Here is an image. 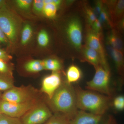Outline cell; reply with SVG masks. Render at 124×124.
<instances>
[{"label": "cell", "mask_w": 124, "mask_h": 124, "mask_svg": "<svg viewBox=\"0 0 124 124\" xmlns=\"http://www.w3.org/2000/svg\"><path fill=\"white\" fill-rule=\"evenodd\" d=\"M45 102L54 113L62 114L70 120L78 110L75 88L67 82H62L52 98Z\"/></svg>", "instance_id": "1"}, {"label": "cell", "mask_w": 124, "mask_h": 124, "mask_svg": "<svg viewBox=\"0 0 124 124\" xmlns=\"http://www.w3.org/2000/svg\"><path fill=\"white\" fill-rule=\"evenodd\" d=\"M78 109L95 115L102 116L109 108L110 97L80 86L75 88Z\"/></svg>", "instance_id": "2"}, {"label": "cell", "mask_w": 124, "mask_h": 124, "mask_svg": "<svg viewBox=\"0 0 124 124\" xmlns=\"http://www.w3.org/2000/svg\"><path fill=\"white\" fill-rule=\"evenodd\" d=\"M20 19L6 4L0 9V27L9 42L17 40L20 28Z\"/></svg>", "instance_id": "3"}, {"label": "cell", "mask_w": 124, "mask_h": 124, "mask_svg": "<svg viewBox=\"0 0 124 124\" xmlns=\"http://www.w3.org/2000/svg\"><path fill=\"white\" fill-rule=\"evenodd\" d=\"M41 92L31 85L14 86L2 93L1 99L14 103H23L42 98Z\"/></svg>", "instance_id": "4"}, {"label": "cell", "mask_w": 124, "mask_h": 124, "mask_svg": "<svg viewBox=\"0 0 124 124\" xmlns=\"http://www.w3.org/2000/svg\"><path fill=\"white\" fill-rule=\"evenodd\" d=\"M94 76L86 82V88L110 97L111 92L110 86V72L108 68L101 65L95 68Z\"/></svg>", "instance_id": "5"}, {"label": "cell", "mask_w": 124, "mask_h": 124, "mask_svg": "<svg viewBox=\"0 0 124 124\" xmlns=\"http://www.w3.org/2000/svg\"><path fill=\"white\" fill-rule=\"evenodd\" d=\"M53 115L46 102L42 99L20 119L22 124H44Z\"/></svg>", "instance_id": "6"}, {"label": "cell", "mask_w": 124, "mask_h": 124, "mask_svg": "<svg viewBox=\"0 0 124 124\" xmlns=\"http://www.w3.org/2000/svg\"><path fill=\"white\" fill-rule=\"evenodd\" d=\"M42 99L23 103H14L1 99L0 114L20 119Z\"/></svg>", "instance_id": "7"}, {"label": "cell", "mask_w": 124, "mask_h": 124, "mask_svg": "<svg viewBox=\"0 0 124 124\" xmlns=\"http://www.w3.org/2000/svg\"><path fill=\"white\" fill-rule=\"evenodd\" d=\"M62 78L59 72L53 73L43 78L40 92L44 93L48 99H50L62 84Z\"/></svg>", "instance_id": "8"}, {"label": "cell", "mask_w": 124, "mask_h": 124, "mask_svg": "<svg viewBox=\"0 0 124 124\" xmlns=\"http://www.w3.org/2000/svg\"><path fill=\"white\" fill-rule=\"evenodd\" d=\"M67 35L71 44L76 48L79 49L82 42V31L81 23L79 19H71L67 27Z\"/></svg>", "instance_id": "9"}, {"label": "cell", "mask_w": 124, "mask_h": 124, "mask_svg": "<svg viewBox=\"0 0 124 124\" xmlns=\"http://www.w3.org/2000/svg\"><path fill=\"white\" fill-rule=\"evenodd\" d=\"M102 116L95 115L85 111L78 110L70 120L71 124H99Z\"/></svg>", "instance_id": "10"}, {"label": "cell", "mask_w": 124, "mask_h": 124, "mask_svg": "<svg viewBox=\"0 0 124 124\" xmlns=\"http://www.w3.org/2000/svg\"><path fill=\"white\" fill-rule=\"evenodd\" d=\"M87 44L88 47L94 50L99 54L101 59L102 66L108 68L99 35L93 31L90 32L87 36Z\"/></svg>", "instance_id": "11"}, {"label": "cell", "mask_w": 124, "mask_h": 124, "mask_svg": "<svg viewBox=\"0 0 124 124\" xmlns=\"http://www.w3.org/2000/svg\"><path fill=\"white\" fill-rule=\"evenodd\" d=\"M108 49L112 57L116 66L117 71L120 75H122L124 69V57L122 51L117 50L108 46Z\"/></svg>", "instance_id": "12"}, {"label": "cell", "mask_w": 124, "mask_h": 124, "mask_svg": "<svg viewBox=\"0 0 124 124\" xmlns=\"http://www.w3.org/2000/svg\"><path fill=\"white\" fill-rule=\"evenodd\" d=\"M85 57L87 61L94 66L95 67L101 65V59L97 52L93 49L86 46L85 49Z\"/></svg>", "instance_id": "13"}, {"label": "cell", "mask_w": 124, "mask_h": 124, "mask_svg": "<svg viewBox=\"0 0 124 124\" xmlns=\"http://www.w3.org/2000/svg\"><path fill=\"white\" fill-rule=\"evenodd\" d=\"M67 82L70 84L77 82L81 77V71L75 65H71L68 68L66 73Z\"/></svg>", "instance_id": "14"}, {"label": "cell", "mask_w": 124, "mask_h": 124, "mask_svg": "<svg viewBox=\"0 0 124 124\" xmlns=\"http://www.w3.org/2000/svg\"><path fill=\"white\" fill-rule=\"evenodd\" d=\"M14 86L12 75L0 72V91H6Z\"/></svg>", "instance_id": "15"}, {"label": "cell", "mask_w": 124, "mask_h": 124, "mask_svg": "<svg viewBox=\"0 0 124 124\" xmlns=\"http://www.w3.org/2000/svg\"><path fill=\"white\" fill-rule=\"evenodd\" d=\"M24 69L30 73H37L44 70L43 61L35 60L27 62L24 64Z\"/></svg>", "instance_id": "16"}, {"label": "cell", "mask_w": 124, "mask_h": 124, "mask_svg": "<svg viewBox=\"0 0 124 124\" xmlns=\"http://www.w3.org/2000/svg\"><path fill=\"white\" fill-rule=\"evenodd\" d=\"M112 7L111 10L112 17L113 20H117L123 15L124 8V1L122 0L117 1L115 4H112Z\"/></svg>", "instance_id": "17"}, {"label": "cell", "mask_w": 124, "mask_h": 124, "mask_svg": "<svg viewBox=\"0 0 124 124\" xmlns=\"http://www.w3.org/2000/svg\"><path fill=\"white\" fill-rule=\"evenodd\" d=\"M42 61L44 68L45 70L52 71L53 72H59L62 69V64L57 59L50 58Z\"/></svg>", "instance_id": "18"}, {"label": "cell", "mask_w": 124, "mask_h": 124, "mask_svg": "<svg viewBox=\"0 0 124 124\" xmlns=\"http://www.w3.org/2000/svg\"><path fill=\"white\" fill-rule=\"evenodd\" d=\"M107 41L109 46L113 48L121 51L123 49V42L116 33L112 32L108 36Z\"/></svg>", "instance_id": "19"}, {"label": "cell", "mask_w": 124, "mask_h": 124, "mask_svg": "<svg viewBox=\"0 0 124 124\" xmlns=\"http://www.w3.org/2000/svg\"><path fill=\"white\" fill-rule=\"evenodd\" d=\"M45 6L42 13L48 18H53L56 16L58 6L49 1V0H44Z\"/></svg>", "instance_id": "20"}, {"label": "cell", "mask_w": 124, "mask_h": 124, "mask_svg": "<svg viewBox=\"0 0 124 124\" xmlns=\"http://www.w3.org/2000/svg\"><path fill=\"white\" fill-rule=\"evenodd\" d=\"M45 124H71L70 120L62 114L55 113Z\"/></svg>", "instance_id": "21"}, {"label": "cell", "mask_w": 124, "mask_h": 124, "mask_svg": "<svg viewBox=\"0 0 124 124\" xmlns=\"http://www.w3.org/2000/svg\"><path fill=\"white\" fill-rule=\"evenodd\" d=\"M32 28L29 23L25 24L21 33V42L23 45H26L29 42L32 35Z\"/></svg>", "instance_id": "22"}, {"label": "cell", "mask_w": 124, "mask_h": 124, "mask_svg": "<svg viewBox=\"0 0 124 124\" xmlns=\"http://www.w3.org/2000/svg\"><path fill=\"white\" fill-rule=\"evenodd\" d=\"M37 42L38 45L42 47H46L48 45L49 38L48 34L45 30L40 31L37 36Z\"/></svg>", "instance_id": "23"}, {"label": "cell", "mask_w": 124, "mask_h": 124, "mask_svg": "<svg viewBox=\"0 0 124 124\" xmlns=\"http://www.w3.org/2000/svg\"><path fill=\"white\" fill-rule=\"evenodd\" d=\"M0 124H22L20 119L0 114Z\"/></svg>", "instance_id": "24"}, {"label": "cell", "mask_w": 124, "mask_h": 124, "mask_svg": "<svg viewBox=\"0 0 124 124\" xmlns=\"http://www.w3.org/2000/svg\"><path fill=\"white\" fill-rule=\"evenodd\" d=\"M114 108L118 111H122L124 108V97L122 95H120L115 98L113 101Z\"/></svg>", "instance_id": "25"}, {"label": "cell", "mask_w": 124, "mask_h": 124, "mask_svg": "<svg viewBox=\"0 0 124 124\" xmlns=\"http://www.w3.org/2000/svg\"><path fill=\"white\" fill-rule=\"evenodd\" d=\"M33 1L31 0H17L15 2L17 6L23 10H27L30 8L32 4Z\"/></svg>", "instance_id": "26"}, {"label": "cell", "mask_w": 124, "mask_h": 124, "mask_svg": "<svg viewBox=\"0 0 124 124\" xmlns=\"http://www.w3.org/2000/svg\"><path fill=\"white\" fill-rule=\"evenodd\" d=\"M33 10L37 13H42L43 9L45 6L44 0H35L33 1Z\"/></svg>", "instance_id": "27"}, {"label": "cell", "mask_w": 124, "mask_h": 124, "mask_svg": "<svg viewBox=\"0 0 124 124\" xmlns=\"http://www.w3.org/2000/svg\"><path fill=\"white\" fill-rule=\"evenodd\" d=\"M0 72L1 73L12 75L11 68L7 62L0 59Z\"/></svg>", "instance_id": "28"}, {"label": "cell", "mask_w": 124, "mask_h": 124, "mask_svg": "<svg viewBox=\"0 0 124 124\" xmlns=\"http://www.w3.org/2000/svg\"><path fill=\"white\" fill-rule=\"evenodd\" d=\"M98 19L101 22L102 24L103 23H109V24H110V23L108 13L106 9L103 8V7Z\"/></svg>", "instance_id": "29"}, {"label": "cell", "mask_w": 124, "mask_h": 124, "mask_svg": "<svg viewBox=\"0 0 124 124\" xmlns=\"http://www.w3.org/2000/svg\"><path fill=\"white\" fill-rule=\"evenodd\" d=\"M86 13L87 18L88 19L89 23L92 25L97 19L95 14L94 13L93 10L90 9H87L86 10Z\"/></svg>", "instance_id": "30"}, {"label": "cell", "mask_w": 124, "mask_h": 124, "mask_svg": "<svg viewBox=\"0 0 124 124\" xmlns=\"http://www.w3.org/2000/svg\"><path fill=\"white\" fill-rule=\"evenodd\" d=\"M91 26L93 28V32L99 35L102 28V24L101 22L97 18Z\"/></svg>", "instance_id": "31"}, {"label": "cell", "mask_w": 124, "mask_h": 124, "mask_svg": "<svg viewBox=\"0 0 124 124\" xmlns=\"http://www.w3.org/2000/svg\"><path fill=\"white\" fill-rule=\"evenodd\" d=\"M103 6L101 1H98L95 4L93 10L95 15L98 17L102 10Z\"/></svg>", "instance_id": "32"}, {"label": "cell", "mask_w": 124, "mask_h": 124, "mask_svg": "<svg viewBox=\"0 0 124 124\" xmlns=\"http://www.w3.org/2000/svg\"><path fill=\"white\" fill-rule=\"evenodd\" d=\"M11 59V57L2 49L0 48V59L7 62Z\"/></svg>", "instance_id": "33"}, {"label": "cell", "mask_w": 124, "mask_h": 124, "mask_svg": "<svg viewBox=\"0 0 124 124\" xmlns=\"http://www.w3.org/2000/svg\"><path fill=\"white\" fill-rule=\"evenodd\" d=\"M9 41L0 27V43L7 44Z\"/></svg>", "instance_id": "34"}, {"label": "cell", "mask_w": 124, "mask_h": 124, "mask_svg": "<svg viewBox=\"0 0 124 124\" xmlns=\"http://www.w3.org/2000/svg\"><path fill=\"white\" fill-rule=\"evenodd\" d=\"M6 5V2L4 0H0V9Z\"/></svg>", "instance_id": "35"}, {"label": "cell", "mask_w": 124, "mask_h": 124, "mask_svg": "<svg viewBox=\"0 0 124 124\" xmlns=\"http://www.w3.org/2000/svg\"><path fill=\"white\" fill-rule=\"evenodd\" d=\"M113 120L112 119H110L108 121L106 122V124H113Z\"/></svg>", "instance_id": "36"}, {"label": "cell", "mask_w": 124, "mask_h": 124, "mask_svg": "<svg viewBox=\"0 0 124 124\" xmlns=\"http://www.w3.org/2000/svg\"><path fill=\"white\" fill-rule=\"evenodd\" d=\"M2 93H1V92L0 91V100L1 99V96H2Z\"/></svg>", "instance_id": "37"}, {"label": "cell", "mask_w": 124, "mask_h": 124, "mask_svg": "<svg viewBox=\"0 0 124 124\" xmlns=\"http://www.w3.org/2000/svg\"></svg>", "instance_id": "38"}]
</instances>
